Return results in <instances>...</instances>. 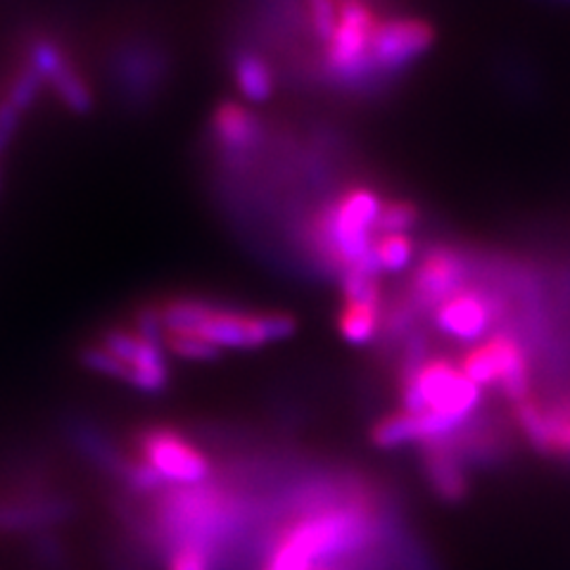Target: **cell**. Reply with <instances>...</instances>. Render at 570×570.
Masks as SVG:
<instances>
[{"instance_id": "cell-15", "label": "cell", "mask_w": 570, "mask_h": 570, "mask_svg": "<svg viewBox=\"0 0 570 570\" xmlns=\"http://www.w3.org/2000/svg\"><path fill=\"white\" fill-rule=\"evenodd\" d=\"M212 131L226 150L243 153L255 146L262 127L259 119L253 112H247L243 105L222 102L212 115Z\"/></svg>"}, {"instance_id": "cell-25", "label": "cell", "mask_w": 570, "mask_h": 570, "mask_svg": "<svg viewBox=\"0 0 570 570\" xmlns=\"http://www.w3.org/2000/svg\"><path fill=\"white\" fill-rule=\"evenodd\" d=\"M314 570H328V568H326V566H316Z\"/></svg>"}, {"instance_id": "cell-24", "label": "cell", "mask_w": 570, "mask_h": 570, "mask_svg": "<svg viewBox=\"0 0 570 570\" xmlns=\"http://www.w3.org/2000/svg\"><path fill=\"white\" fill-rule=\"evenodd\" d=\"M127 478L138 492H155L159 485L165 483V480L155 473V469H150L148 463L140 461V459L131 463L129 471H127Z\"/></svg>"}, {"instance_id": "cell-20", "label": "cell", "mask_w": 570, "mask_h": 570, "mask_svg": "<svg viewBox=\"0 0 570 570\" xmlns=\"http://www.w3.org/2000/svg\"><path fill=\"white\" fill-rule=\"evenodd\" d=\"M167 347L184 356V360H193V362H209L217 360L219 350L214 347L212 343H207L203 335L193 333V331H169L167 333Z\"/></svg>"}, {"instance_id": "cell-3", "label": "cell", "mask_w": 570, "mask_h": 570, "mask_svg": "<svg viewBox=\"0 0 570 570\" xmlns=\"http://www.w3.org/2000/svg\"><path fill=\"white\" fill-rule=\"evenodd\" d=\"M402 404L404 412H431L459 428L480 404V385L450 360H425L402 376Z\"/></svg>"}, {"instance_id": "cell-13", "label": "cell", "mask_w": 570, "mask_h": 570, "mask_svg": "<svg viewBox=\"0 0 570 570\" xmlns=\"http://www.w3.org/2000/svg\"><path fill=\"white\" fill-rule=\"evenodd\" d=\"M488 343L492 347L494 364H497V385L502 387V392L513 404L530 397L528 356L519 345V341L507 333H497Z\"/></svg>"}, {"instance_id": "cell-17", "label": "cell", "mask_w": 570, "mask_h": 570, "mask_svg": "<svg viewBox=\"0 0 570 570\" xmlns=\"http://www.w3.org/2000/svg\"><path fill=\"white\" fill-rule=\"evenodd\" d=\"M381 307L379 305H360V302H345V307L337 316V326L347 343L366 345L376 337Z\"/></svg>"}, {"instance_id": "cell-18", "label": "cell", "mask_w": 570, "mask_h": 570, "mask_svg": "<svg viewBox=\"0 0 570 570\" xmlns=\"http://www.w3.org/2000/svg\"><path fill=\"white\" fill-rule=\"evenodd\" d=\"M236 83L240 88V94L253 102L269 100L274 94V75L269 65L253 56V52H249V56H240V60L236 62Z\"/></svg>"}, {"instance_id": "cell-7", "label": "cell", "mask_w": 570, "mask_h": 570, "mask_svg": "<svg viewBox=\"0 0 570 570\" xmlns=\"http://www.w3.org/2000/svg\"><path fill=\"white\" fill-rule=\"evenodd\" d=\"M27 62L39 71L46 86L56 91L67 110L86 115L94 110V91L71 62L67 50L50 36H33L27 46Z\"/></svg>"}, {"instance_id": "cell-10", "label": "cell", "mask_w": 570, "mask_h": 570, "mask_svg": "<svg viewBox=\"0 0 570 570\" xmlns=\"http://www.w3.org/2000/svg\"><path fill=\"white\" fill-rule=\"evenodd\" d=\"M515 421L534 450L570 459V395L549 406L525 397L515 404Z\"/></svg>"}, {"instance_id": "cell-14", "label": "cell", "mask_w": 570, "mask_h": 570, "mask_svg": "<svg viewBox=\"0 0 570 570\" xmlns=\"http://www.w3.org/2000/svg\"><path fill=\"white\" fill-rule=\"evenodd\" d=\"M425 475L431 480L435 494L444 502L456 504L469 494V480L461 469V461L452 450L450 440L425 444Z\"/></svg>"}, {"instance_id": "cell-19", "label": "cell", "mask_w": 570, "mask_h": 570, "mask_svg": "<svg viewBox=\"0 0 570 570\" xmlns=\"http://www.w3.org/2000/svg\"><path fill=\"white\" fill-rule=\"evenodd\" d=\"M373 255L381 269L402 272L414 259V243L406 234H383L379 240H373Z\"/></svg>"}, {"instance_id": "cell-11", "label": "cell", "mask_w": 570, "mask_h": 570, "mask_svg": "<svg viewBox=\"0 0 570 570\" xmlns=\"http://www.w3.org/2000/svg\"><path fill=\"white\" fill-rule=\"evenodd\" d=\"M466 264L450 247H438L428 253L414 274V297L419 305L440 307L452 295L463 291Z\"/></svg>"}, {"instance_id": "cell-6", "label": "cell", "mask_w": 570, "mask_h": 570, "mask_svg": "<svg viewBox=\"0 0 570 570\" xmlns=\"http://www.w3.org/2000/svg\"><path fill=\"white\" fill-rule=\"evenodd\" d=\"M379 20L362 0H345L337 8L335 29L328 39L326 62L335 77L356 79L371 67V41Z\"/></svg>"}, {"instance_id": "cell-8", "label": "cell", "mask_w": 570, "mask_h": 570, "mask_svg": "<svg viewBox=\"0 0 570 570\" xmlns=\"http://www.w3.org/2000/svg\"><path fill=\"white\" fill-rule=\"evenodd\" d=\"M102 347L117 356L124 368V381L140 392H163L169 385V366L165 352L153 335L131 331H110L102 337Z\"/></svg>"}, {"instance_id": "cell-2", "label": "cell", "mask_w": 570, "mask_h": 570, "mask_svg": "<svg viewBox=\"0 0 570 570\" xmlns=\"http://www.w3.org/2000/svg\"><path fill=\"white\" fill-rule=\"evenodd\" d=\"M383 200L371 188H352L316 222L318 243L347 269L379 276L381 266L373 255L371 230L379 224Z\"/></svg>"}, {"instance_id": "cell-16", "label": "cell", "mask_w": 570, "mask_h": 570, "mask_svg": "<svg viewBox=\"0 0 570 570\" xmlns=\"http://www.w3.org/2000/svg\"><path fill=\"white\" fill-rule=\"evenodd\" d=\"M371 440L381 450H395L409 442H423L419 414L404 412L402 409V412H397V414H390V416L381 419L376 425H373Z\"/></svg>"}, {"instance_id": "cell-4", "label": "cell", "mask_w": 570, "mask_h": 570, "mask_svg": "<svg viewBox=\"0 0 570 570\" xmlns=\"http://www.w3.org/2000/svg\"><path fill=\"white\" fill-rule=\"evenodd\" d=\"M297 331V321L291 314L266 312V314H245L234 309L212 307L198 326V333L217 350H253L269 343H278L291 337Z\"/></svg>"}, {"instance_id": "cell-1", "label": "cell", "mask_w": 570, "mask_h": 570, "mask_svg": "<svg viewBox=\"0 0 570 570\" xmlns=\"http://www.w3.org/2000/svg\"><path fill=\"white\" fill-rule=\"evenodd\" d=\"M371 532L373 519L362 504L309 513L281 532L266 570H314L321 561L360 549Z\"/></svg>"}, {"instance_id": "cell-5", "label": "cell", "mask_w": 570, "mask_h": 570, "mask_svg": "<svg viewBox=\"0 0 570 570\" xmlns=\"http://www.w3.org/2000/svg\"><path fill=\"white\" fill-rule=\"evenodd\" d=\"M140 461H146L155 473L181 488L200 485L212 473L209 459L169 425H153L138 438Z\"/></svg>"}, {"instance_id": "cell-23", "label": "cell", "mask_w": 570, "mask_h": 570, "mask_svg": "<svg viewBox=\"0 0 570 570\" xmlns=\"http://www.w3.org/2000/svg\"><path fill=\"white\" fill-rule=\"evenodd\" d=\"M169 570H212L209 544L178 542L169 557Z\"/></svg>"}, {"instance_id": "cell-21", "label": "cell", "mask_w": 570, "mask_h": 570, "mask_svg": "<svg viewBox=\"0 0 570 570\" xmlns=\"http://www.w3.org/2000/svg\"><path fill=\"white\" fill-rule=\"evenodd\" d=\"M416 222H419L416 205L406 200H387L381 207L376 228H381L383 234H404V230L414 228Z\"/></svg>"}, {"instance_id": "cell-22", "label": "cell", "mask_w": 570, "mask_h": 570, "mask_svg": "<svg viewBox=\"0 0 570 570\" xmlns=\"http://www.w3.org/2000/svg\"><path fill=\"white\" fill-rule=\"evenodd\" d=\"M343 288H345V302H360V305L381 307L379 276L360 272V269H347L343 276Z\"/></svg>"}, {"instance_id": "cell-26", "label": "cell", "mask_w": 570, "mask_h": 570, "mask_svg": "<svg viewBox=\"0 0 570 570\" xmlns=\"http://www.w3.org/2000/svg\"><path fill=\"white\" fill-rule=\"evenodd\" d=\"M309 3H314V0H309Z\"/></svg>"}, {"instance_id": "cell-12", "label": "cell", "mask_w": 570, "mask_h": 570, "mask_svg": "<svg viewBox=\"0 0 570 570\" xmlns=\"http://www.w3.org/2000/svg\"><path fill=\"white\" fill-rule=\"evenodd\" d=\"M494 321L492 299L475 291H461L442 302L435 312V324L461 343L480 341Z\"/></svg>"}, {"instance_id": "cell-9", "label": "cell", "mask_w": 570, "mask_h": 570, "mask_svg": "<svg viewBox=\"0 0 570 570\" xmlns=\"http://www.w3.org/2000/svg\"><path fill=\"white\" fill-rule=\"evenodd\" d=\"M433 41V27L423 20H414V17L379 22L371 41V67L397 71L421 58Z\"/></svg>"}]
</instances>
